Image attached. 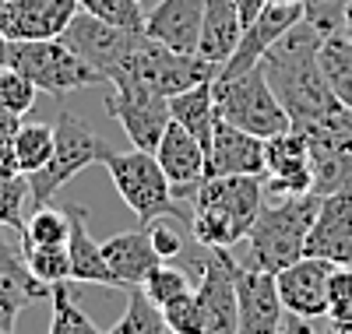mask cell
<instances>
[{
  "mask_svg": "<svg viewBox=\"0 0 352 334\" xmlns=\"http://www.w3.org/2000/svg\"><path fill=\"white\" fill-rule=\"evenodd\" d=\"M201 21L204 0H162L152 14H144V36L176 53H197Z\"/></svg>",
  "mask_w": 352,
  "mask_h": 334,
  "instance_id": "obj_20",
  "label": "cell"
},
{
  "mask_svg": "<svg viewBox=\"0 0 352 334\" xmlns=\"http://www.w3.org/2000/svg\"><path fill=\"white\" fill-rule=\"evenodd\" d=\"M21 257H25V267L32 271L43 285L71 282V254H67V247H28V243H21Z\"/></svg>",
  "mask_w": 352,
  "mask_h": 334,
  "instance_id": "obj_31",
  "label": "cell"
},
{
  "mask_svg": "<svg viewBox=\"0 0 352 334\" xmlns=\"http://www.w3.org/2000/svg\"><path fill=\"white\" fill-rule=\"evenodd\" d=\"M141 0H78V8L96 14L109 25L120 28H144V14H141Z\"/></svg>",
  "mask_w": 352,
  "mask_h": 334,
  "instance_id": "obj_34",
  "label": "cell"
},
{
  "mask_svg": "<svg viewBox=\"0 0 352 334\" xmlns=\"http://www.w3.org/2000/svg\"><path fill=\"white\" fill-rule=\"evenodd\" d=\"M148 236H152V247H155V254H159L162 260H176V257L187 250L180 229H176L169 219H155V222L148 225Z\"/></svg>",
  "mask_w": 352,
  "mask_h": 334,
  "instance_id": "obj_39",
  "label": "cell"
},
{
  "mask_svg": "<svg viewBox=\"0 0 352 334\" xmlns=\"http://www.w3.org/2000/svg\"><path fill=\"white\" fill-rule=\"evenodd\" d=\"M335 324H349L352 320V264H338L331 271L328 282V317Z\"/></svg>",
  "mask_w": 352,
  "mask_h": 334,
  "instance_id": "obj_36",
  "label": "cell"
},
{
  "mask_svg": "<svg viewBox=\"0 0 352 334\" xmlns=\"http://www.w3.org/2000/svg\"><path fill=\"white\" fill-rule=\"evenodd\" d=\"M215 81V78H212ZM212 81H201L194 88H187V92H176L169 96V116H173V124H180L184 131H190L201 148L208 151L212 148V134H215V88Z\"/></svg>",
  "mask_w": 352,
  "mask_h": 334,
  "instance_id": "obj_24",
  "label": "cell"
},
{
  "mask_svg": "<svg viewBox=\"0 0 352 334\" xmlns=\"http://www.w3.org/2000/svg\"><path fill=\"white\" fill-rule=\"evenodd\" d=\"M28 247H67L71 239V211L60 208V204H43L36 208L25 222V232H21Z\"/></svg>",
  "mask_w": 352,
  "mask_h": 334,
  "instance_id": "obj_27",
  "label": "cell"
},
{
  "mask_svg": "<svg viewBox=\"0 0 352 334\" xmlns=\"http://www.w3.org/2000/svg\"><path fill=\"white\" fill-rule=\"evenodd\" d=\"M18 131H21V113L0 106V141H14Z\"/></svg>",
  "mask_w": 352,
  "mask_h": 334,
  "instance_id": "obj_41",
  "label": "cell"
},
{
  "mask_svg": "<svg viewBox=\"0 0 352 334\" xmlns=\"http://www.w3.org/2000/svg\"><path fill=\"white\" fill-rule=\"evenodd\" d=\"M300 18H303V4H275V0H268V8H264V11L243 28L240 46L232 49V56L219 67L215 78H236V74L257 67L261 56L272 49V43L282 39Z\"/></svg>",
  "mask_w": 352,
  "mask_h": 334,
  "instance_id": "obj_16",
  "label": "cell"
},
{
  "mask_svg": "<svg viewBox=\"0 0 352 334\" xmlns=\"http://www.w3.org/2000/svg\"><path fill=\"white\" fill-rule=\"evenodd\" d=\"M102 254H106V264L113 267V275H116V282H120L124 292L141 289V282L148 278V271L155 264H162V257L152 247L148 225H138L131 232H120V236L106 239L102 243Z\"/></svg>",
  "mask_w": 352,
  "mask_h": 334,
  "instance_id": "obj_21",
  "label": "cell"
},
{
  "mask_svg": "<svg viewBox=\"0 0 352 334\" xmlns=\"http://www.w3.org/2000/svg\"><path fill=\"white\" fill-rule=\"evenodd\" d=\"M232 4H236V14H240V21H243V28L268 8V0H232Z\"/></svg>",
  "mask_w": 352,
  "mask_h": 334,
  "instance_id": "obj_43",
  "label": "cell"
},
{
  "mask_svg": "<svg viewBox=\"0 0 352 334\" xmlns=\"http://www.w3.org/2000/svg\"><path fill=\"white\" fill-rule=\"evenodd\" d=\"M212 88H215L219 120H226L232 127H240L254 137H264V141L292 127L289 113L282 109L278 96L272 92L268 74H264L261 64L236 74V78H215Z\"/></svg>",
  "mask_w": 352,
  "mask_h": 334,
  "instance_id": "obj_6",
  "label": "cell"
},
{
  "mask_svg": "<svg viewBox=\"0 0 352 334\" xmlns=\"http://www.w3.org/2000/svg\"><path fill=\"white\" fill-rule=\"evenodd\" d=\"M14 176H25L18 166V155H14V144L0 141V179H14Z\"/></svg>",
  "mask_w": 352,
  "mask_h": 334,
  "instance_id": "obj_40",
  "label": "cell"
},
{
  "mask_svg": "<svg viewBox=\"0 0 352 334\" xmlns=\"http://www.w3.org/2000/svg\"><path fill=\"white\" fill-rule=\"evenodd\" d=\"M338 264L320 260V257H300L296 264L282 267L275 275L282 307L292 317H307V320H324L328 317V282L331 271Z\"/></svg>",
  "mask_w": 352,
  "mask_h": 334,
  "instance_id": "obj_12",
  "label": "cell"
},
{
  "mask_svg": "<svg viewBox=\"0 0 352 334\" xmlns=\"http://www.w3.org/2000/svg\"><path fill=\"white\" fill-rule=\"evenodd\" d=\"M303 257H320L331 264H352V190L320 197L317 219L310 225Z\"/></svg>",
  "mask_w": 352,
  "mask_h": 334,
  "instance_id": "obj_18",
  "label": "cell"
},
{
  "mask_svg": "<svg viewBox=\"0 0 352 334\" xmlns=\"http://www.w3.org/2000/svg\"><path fill=\"white\" fill-rule=\"evenodd\" d=\"M317 208H320V197L314 190L292 194V197H275V204H264L250 236H247L250 239V267L278 275L282 267L296 264L303 257Z\"/></svg>",
  "mask_w": 352,
  "mask_h": 334,
  "instance_id": "obj_3",
  "label": "cell"
},
{
  "mask_svg": "<svg viewBox=\"0 0 352 334\" xmlns=\"http://www.w3.org/2000/svg\"><path fill=\"white\" fill-rule=\"evenodd\" d=\"M28 179L14 176V179H0V225L25 232L28 222Z\"/></svg>",
  "mask_w": 352,
  "mask_h": 334,
  "instance_id": "obj_33",
  "label": "cell"
},
{
  "mask_svg": "<svg viewBox=\"0 0 352 334\" xmlns=\"http://www.w3.org/2000/svg\"><path fill=\"white\" fill-rule=\"evenodd\" d=\"M342 32L352 39V0H349V11H345V21H342Z\"/></svg>",
  "mask_w": 352,
  "mask_h": 334,
  "instance_id": "obj_46",
  "label": "cell"
},
{
  "mask_svg": "<svg viewBox=\"0 0 352 334\" xmlns=\"http://www.w3.org/2000/svg\"><path fill=\"white\" fill-rule=\"evenodd\" d=\"M264 190L272 197H292V194H310L314 190V172H310V141L300 131H282L264 141Z\"/></svg>",
  "mask_w": 352,
  "mask_h": 334,
  "instance_id": "obj_13",
  "label": "cell"
},
{
  "mask_svg": "<svg viewBox=\"0 0 352 334\" xmlns=\"http://www.w3.org/2000/svg\"><path fill=\"white\" fill-rule=\"evenodd\" d=\"M102 166L120 201L134 211L138 225H152L155 219H180L184 225H190V215H184L180 201L173 197V187L155 159V151H141V148L109 151Z\"/></svg>",
  "mask_w": 352,
  "mask_h": 334,
  "instance_id": "obj_5",
  "label": "cell"
},
{
  "mask_svg": "<svg viewBox=\"0 0 352 334\" xmlns=\"http://www.w3.org/2000/svg\"><path fill=\"white\" fill-rule=\"evenodd\" d=\"M320 43H324V36L307 18H300L261 56V67L268 74V85L278 96L282 109L289 113L292 131L307 137L324 131L338 113H345V106L328 88L324 71H320Z\"/></svg>",
  "mask_w": 352,
  "mask_h": 334,
  "instance_id": "obj_1",
  "label": "cell"
},
{
  "mask_svg": "<svg viewBox=\"0 0 352 334\" xmlns=\"http://www.w3.org/2000/svg\"><path fill=\"white\" fill-rule=\"evenodd\" d=\"M8 56H11V39H8L4 32H0V71L8 67Z\"/></svg>",
  "mask_w": 352,
  "mask_h": 334,
  "instance_id": "obj_44",
  "label": "cell"
},
{
  "mask_svg": "<svg viewBox=\"0 0 352 334\" xmlns=\"http://www.w3.org/2000/svg\"><path fill=\"white\" fill-rule=\"evenodd\" d=\"M275 4H303V0H275Z\"/></svg>",
  "mask_w": 352,
  "mask_h": 334,
  "instance_id": "obj_47",
  "label": "cell"
},
{
  "mask_svg": "<svg viewBox=\"0 0 352 334\" xmlns=\"http://www.w3.org/2000/svg\"><path fill=\"white\" fill-rule=\"evenodd\" d=\"M4 4H11V0H0V8H4Z\"/></svg>",
  "mask_w": 352,
  "mask_h": 334,
  "instance_id": "obj_49",
  "label": "cell"
},
{
  "mask_svg": "<svg viewBox=\"0 0 352 334\" xmlns=\"http://www.w3.org/2000/svg\"><path fill=\"white\" fill-rule=\"evenodd\" d=\"M219 74L215 64H208L204 56L197 53H176L148 36H141L131 64L120 78H113L109 85H141V88H152L159 96H176V92H187V88L201 85V81H212Z\"/></svg>",
  "mask_w": 352,
  "mask_h": 334,
  "instance_id": "obj_8",
  "label": "cell"
},
{
  "mask_svg": "<svg viewBox=\"0 0 352 334\" xmlns=\"http://www.w3.org/2000/svg\"><path fill=\"white\" fill-rule=\"evenodd\" d=\"M78 0H11L0 8V32L18 39H60L78 14Z\"/></svg>",
  "mask_w": 352,
  "mask_h": 334,
  "instance_id": "obj_17",
  "label": "cell"
},
{
  "mask_svg": "<svg viewBox=\"0 0 352 334\" xmlns=\"http://www.w3.org/2000/svg\"><path fill=\"white\" fill-rule=\"evenodd\" d=\"M324 334H352V320H349V324H335V320H328Z\"/></svg>",
  "mask_w": 352,
  "mask_h": 334,
  "instance_id": "obj_45",
  "label": "cell"
},
{
  "mask_svg": "<svg viewBox=\"0 0 352 334\" xmlns=\"http://www.w3.org/2000/svg\"><path fill=\"white\" fill-rule=\"evenodd\" d=\"M8 67L21 71L39 92L50 96H71L81 88L106 85V78L96 67H88L64 39H18L11 43Z\"/></svg>",
  "mask_w": 352,
  "mask_h": 334,
  "instance_id": "obj_7",
  "label": "cell"
},
{
  "mask_svg": "<svg viewBox=\"0 0 352 334\" xmlns=\"http://www.w3.org/2000/svg\"><path fill=\"white\" fill-rule=\"evenodd\" d=\"M264 208V176H208L194 194L190 236L204 250H229L250 236Z\"/></svg>",
  "mask_w": 352,
  "mask_h": 334,
  "instance_id": "obj_2",
  "label": "cell"
},
{
  "mask_svg": "<svg viewBox=\"0 0 352 334\" xmlns=\"http://www.w3.org/2000/svg\"><path fill=\"white\" fill-rule=\"evenodd\" d=\"M0 334H14V331H8V327H0Z\"/></svg>",
  "mask_w": 352,
  "mask_h": 334,
  "instance_id": "obj_48",
  "label": "cell"
},
{
  "mask_svg": "<svg viewBox=\"0 0 352 334\" xmlns=\"http://www.w3.org/2000/svg\"><path fill=\"white\" fill-rule=\"evenodd\" d=\"M264 137H254L240 127L215 120V134L208 148V176H264Z\"/></svg>",
  "mask_w": 352,
  "mask_h": 334,
  "instance_id": "obj_19",
  "label": "cell"
},
{
  "mask_svg": "<svg viewBox=\"0 0 352 334\" xmlns=\"http://www.w3.org/2000/svg\"><path fill=\"white\" fill-rule=\"evenodd\" d=\"M345 11H349V0H303V18L317 28L320 36L342 32Z\"/></svg>",
  "mask_w": 352,
  "mask_h": 334,
  "instance_id": "obj_38",
  "label": "cell"
},
{
  "mask_svg": "<svg viewBox=\"0 0 352 334\" xmlns=\"http://www.w3.org/2000/svg\"><path fill=\"white\" fill-rule=\"evenodd\" d=\"M67 211H71V239H67V254H71V282L120 289V282H116V275H113V267L106 264L102 243H96L92 232H88V215H85V208L67 204Z\"/></svg>",
  "mask_w": 352,
  "mask_h": 334,
  "instance_id": "obj_22",
  "label": "cell"
},
{
  "mask_svg": "<svg viewBox=\"0 0 352 334\" xmlns=\"http://www.w3.org/2000/svg\"><path fill=\"white\" fill-rule=\"evenodd\" d=\"M53 127L50 124H21V131L14 134V155H18V166H21V172L25 176H32V172H39L46 162H50V155H53Z\"/></svg>",
  "mask_w": 352,
  "mask_h": 334,
  "instance_id": "obj_30",
  "label": "cell"
},
{
  "mask_svg": "<svg viewBox=\"0 0 352 334\" xmlns=\"http://www.w3.org/2000/svg\"><path fill=\"white\" fill-rule=\"evenodd\" d=\"M320 71H324L335 99L345 109H352V39L345 32L324 36V43H320Z\"/></svg>",
  "mask_w": 352,
  "mask_h": 334,
  "instance_id": "obj_26",
  "label": "cell"
},
{
  "mask_svg": "<svg viewBox=\"0 0 352 334\" xmlns=\"http://www.w3.org/2000/svg\"><path fill=\"white\" fill-rule=\"evenodd\" d=\"M109 334H173V331L166 327L162 310L144 296V289H131L127 292V310L109 327Z\"/></svg>",
  "mask_w": 352,
  "mask_h": 334,
  "instance_id": "obj_29",
  "label": "cell"
},
{
  "mask_svg": "<svg viewBox=\"0 0 352 334\" xmlns=\"http://www.w3.org/2000/svg\"><path fill=\"white\" fill-rule=\"evenodd\" d=\"M141 36H144V28H120V25H109V21L88 14V11H78L74 21L64 28L60 39L85 60L88 67H96L109 85L113 78H120L127 71Z\"/></svg>",
  "mask_w": 352,
  "mask_h": 334,
  "instance_id": "obj_10",
  "label": "cell"
},
{
  "mask_svg": "<svg viewBox=\"0 0 352 334\" xmlns=\"http://www.w3.org/2000/svg\"><path fill=\"white\" fill-rule=\"evenodd\" d=\"M240 36H243V21H240L232 0H204L197 56H204L208 64L222 67L226 60L232 56V49L240 46Z\"/></svg>",
  "mask_w": 352,
  "mask_h": 334,
  "instance_id": "obj_23",
  "label": "cell"
},
{
  "mask_svg": "<svg viewBox=\"0 0 352 334\" xmlns=\"http://www.w3.org/2000/svg\"><path fill=\"white\" fill-rule=\"evenodd\" d=\"M53 137H56V141H53L50 162H46L39 172L25 176V179H28V208H32V211L43 208V204H50V201L56 197V190L67 187L81 169L102 166L106 155L113 151L109 141L99 137V134L88 127L74 109H67V106L56 113V120H53Z\"/></svg>",
  "mask_w": 352,
  "mask_h": 334,
  "instance_id": "obj_4",
  "label": "cell"
},
{
  "mask_svg": "<svg viewBox=\"0 0 352 334\" xmlns=\"http://www.w3.org/2000/svg\"><path fill=\"white\" fill-rule=\"evenodd\" d=\"M50 334H102L99 324L74 302L71 282L50 285Z\"/></svg>",
  "mask_w": 352,
  "mask_h": 334,
  "instance_id": "obj_28",
  "label": "cell"
},
{
  "mask_svg": "<svg viewBox=\"0 0 352 334\" xmlns=\"http://www.w3.org/2000/svg\"><path fill=\"white\" fill-rule=\"evenodd\" d=\"M106 113L124 127L131 144L141 151H155L166 127L173 124L169 99L152 92V88H141V85H109Z\"/></svg>",
  "mask_w": 352,
  "mask_h": 334,
  "instance_id": "obj_11",
  "label": "cell"
},
{
  "mask_svg": "<svg viewBox=\"0 0 352 334\" xmlns=\"http://www.w3.org/2000/svg\"><path fill=\"white\" fill-rule=\"evenodd\" d=\"M278 334H324V331H317L314 320H307V317H292V313H285Z\"/></svg>",
  "mask_w": 352,
  "mask_h": 334,
  "instance_id": "obj_42",
  "label": "cell"
},
{
  "mask_svg": "<svg viewBox=\"0 0 352 334\" xmlns=\"http://www.w3.org/2000/svg\"><path fill=\"white\" fill-rule=\"evenodd\" d=\"M32 299H36V292H32V289L21 285L18 278H11L8 271H0V327L14 331L18 313H21Z\"/></svg>",
  "mask_w": 352,
  "mask_h": 334,
  "instance_id": "obj_37",
  "label": "cell"
},
{
  "mask_svg": "<svg viewBox=\"0 0 352 334\" xmlns=\"http://www.w3.org/2000/svg\"><path fill=\"white\" fill-rule=\"evenodd\" d=\"M236 296H240V327L236 334H278L285 307L272 271L236 264Z\"/></svg>",
  "mask_w": 352,
  "mask_h": 334,
  "instance_id": "obj_15",
  "label": "cell"
},
{
  "mask_svg": "<svg viewBox=\"0 0 352 334\" xmlns=\"http://www.w3.org/2000/svg\"><path fill=\"white\" fill-rule=\"evenodd\" d=\"M36 99H39V88L28 81L21 71H14V67L0 71V106H8V109L25 116L28 109L36 106Z\"/></svg>",
  "mask_w": 352,
  "mask_h": 334,
  "instance_id": "obj_35",
  "label": "cell"
},
{
  "mask_svg": "<svg viewBox=\"0 0 352 334\" xmlns=\"http://www.w3.org/2000/svg\"><path fill=\"white\" fill-rule=\"evenodd\" d=\"M141 289H144V296H148L155 307L162 310L166 302L187 296L194 285H190V275H187L184 267H176L173 260H162V264H155V267L148 271V278L141 282Z\"/></svg>",
  "mask_w": 352,
  "mask_h": 334,
  "instance_id": "obj_32",
  "label": "cell"
},
{
  "mask_svg": "<svg viewBox=\"0 0 352 334\" xmlns=\"http://www.w3.org/2000/svg\"><path fill=\"white\" fill-rule=\"evenodd\" d=\"M236 257L229 250H204L201 278L194 285V334H236L240 296H236Z\"/></svg>",
  "mask_w": 352,
  "mask_h": 334,
  "instance_id": "obj_9",
  "label": "cell"
},
{
  "mask_svg": "<svg viewBox=\"0 0 352 334\" xmlns=\"http://www.w3.org/2000/svg\"><path fill=\"white\" fill-rule=\"evenodd\" d=\"M310 172L317 197L352 190V144H310Z\"/></svg>",
  "mask_w": 352,
  "mask_h": 334,
  "instance_id": "obj_25",
  "label": "cell"
},
{
  "mask_svg": "<svg viewBox=\"0 0 352 334\" xmlns=\"http://www.w3.org/2000/svg\"><path fill=\"white\" fill-rule=\"evenodd\" d=\"M155 159L173 187V197L194 201L197 187L208 179V151L201 148V141L190 131H184L180 124H169L155 148Z\"/></svg>",
  "mask_w": 352,
  "mask_h": 334,
  "instance_id": "obj_14",
  "label": "cell"
}]
</instances>
